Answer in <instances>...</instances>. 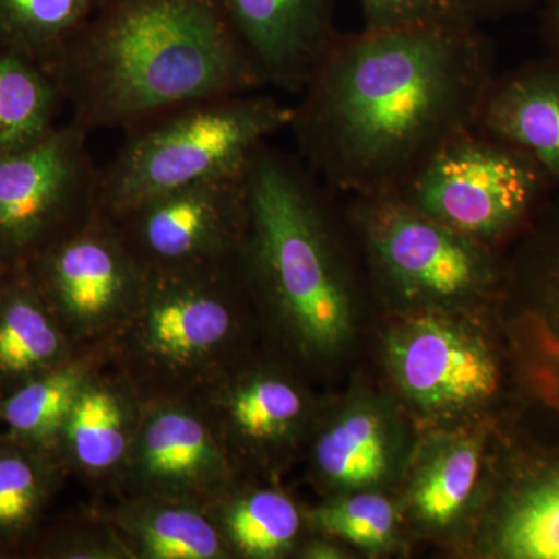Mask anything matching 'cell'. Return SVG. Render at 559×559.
I'll return each mask as SVG.
<instances>
[{"instance_id": "d6986e66", "label": "cell", "mask_w": 559, "mask_h": 559, "mask_svg": "<svg viewBox=\"0 0 559 559\" xmlns=\"http://www.w3.org/2000/svg\"><path fill=\"white\" fill-rule=\"evenodd\" d=\"M142 400L121 374L98 370L83 385L62 428L60 444L84 476L119 479L138 430Z\"/></svg>"}, {"instance_id": "ac0fdd59", "label": "cell", "mask_w": 559, "mask_h": 559, "mask_svg": "<svg viewBox=\"0 0 559 559\" xmlns=\"http://www.w3.org/2000/svg\"><path fill=\"white\" fill-rule=\"evenodd\" d=\"M476 128L524 151L559 187V61L495 76Z\"/></svg>"}, {"instance_id": "4fadbf2b", "label": "cell", "mask_w": 559, "mask_h": 559, "mask_svg": "<svg viewBox=\"0 0 559 559\" xmlns=\"http://www.w3.org/2000/svg\"><path fill=\"white\" fill-rule=\"evenodd\" d=\"M193 400L230 460L235 454L271 459L285 452L299 439L310 414L304 389L272 369H235Z\"/></svg>"}, {"instance_id": "e0dca14e", "label": "cell", "mask_w": 559, "mask_h": 559, "mask_svg": "<svg viewBox=\"0 0 559 559\" xmlns=\"http://www.w3.org/2000/svg\"><path fill=\"white\" fill-rule=\"evenodd\" d=\"M485 437L477 430L437 432L415 451L404 509L425 532H447L469 513L480 491Z\"/></svg>"}, {"instance_id": "1f68e13d", "label": "cell", "mask_w": 559, "mask_h": 559, "mask_svg": "<svg viewBox=\"0 0 559 559\" xmlns=\"http://www.w3.org/2000/svg\"><path fill=\"white\" fill-rule=\"evenodd\" d=\"M543 25L550 46L559 51V0H546Z\"/></svg>"}, {"instance_id": "83f0119b", "label": "cell", "mask_w": 559, "mask_h": 559, "mask_svg": "<svg viewBox=\"0 0 559 559\" xmlns=\"http://www.w3.org/2000/svg\"><path fill=\"white\" fill-rule=\"evenodd\" d=\"M46 480L38 463L20 451H0V533L27 527L43 506Z\"/></svg>"}, {"instance_id": "ffe728a7", "label": "cell", "mask_w": 559, "mask_h": 559, "mask_svg": "<svg viewBox=\"0 0 559 559\" xmlns=\"http://www.w3.org/2000/svg\"><path fill=\"white\" fill-rule=\"evenodd\" d=\"M480 544L492 558L559 559V462L533 463L506 485Z\"/></svg>"}, {"instance_id": "30bf717a", "label": "cell", "mask_w": 559, "mask_h": 559, "mask_svg": "<svg viewBox=\"0 0 559 559\" xmlns=\"http://www.w3.org/2000/svg\"><path fill=\"white\" fill-rule=\"evenodd\" d=\"M246 173L160 194L112 221L146 271L229 263L246 229Z\"/></svg>"}, {"instance_id": "7a4b0ae2", "label": "cell", "mask_w": 559, "mask_h": 559, "mask_svg": "<svg viewBox=\"0 0 559 559\" xmlns=\"http://www.w3.org/2000/svg\"><path fill=\"white\" fill-rule=\"evenodd\" d=\"M47 69L90 132L266 86L226 0H105Z\"/></svg>"}, {"instance_id": "9c48e42d", "label": "cell", "mask_w": 559, "mask_h": 559, "mask_svg": "<svg viewBox=\"0 0 559 559\" xmlns=\"http://www.w3.org/2000/svg\"><path fill=\"white\" fill-rule=\"evenodd\" d=\"M390 326L382 356L401 396L430 418H454L487 406L500 385L498 353L457 312L406 311Z\"/></svg>"}, {"instance_id": "484cf974", "label": "cell", "mask_w": 559, "mask_h": 559, "mask_svg": "<svg viewBox=\"0 0 559 559\" xmlns=\"http://www.w3.org/2000/svg\"><path fill=\"white\" fill-rule=\"evenodd\" d=\"M105 0H0V47L49 66Z\"/></svg>"}, {"instance_id": "5bb4252c", "label": "cell", "mask_w": 559, "mask_h": 559, "mask_svg": "<svg viewBox=\"0 0 559 559\" xmlns=\"http://www.w3.org/2000/svg\"><path fill=\"white\" fill-rule=\"evenodd\" d=\"M533 229L503 293L514 304L513 344L530 388L559 411V204Z\"/></svg>"}, {"instance_id": "7c38bea8", "label": "cell", "mask_w": 559, "mask_h": 559, "mask_svg": "<svg viewBox=\"0 0 559 559\" xmlns=\"http://www.w3.org/2000/svg\"><path fill=\"white\" fill-rule=\"evenodd\" d=\"M32 266L50 304L83 344H102L117 329L146 275L116 223L100 212L40 252Z\"/></svg>"}, {"instance_id": "8fae6325", "label": "cell", "mask_w": 559, "mask_h": 559, "mask_svg": "<svg viewBox=\"0 0 559 559\" xmlns=\"http://www.w3.org/2000/svg\"><path fill=\"white\" fill-rule=\"evenodd\" d=\"M127 498L182 500L210 509L235 487V466L193 399L142 401L120 476Z\"/></svg>"}, {"instance_id": "44dd1931", "label": "cell", "mask_w": 559, "mask_h": 559, "mask_svg": "<svg viewBox=\"0 0 559 559\" xmlns=\"http://www.w3.org/2000/svg\"><path fill=\"white\" fill-rule=\"evenodd\" d=\"M120 533L134 558L226 559L223 533L204 507L182 500L127 498L103 514Z\"/></svg>"}, {"instance_id": "4dcf8cb0", "label": "cell", "mask_w": 559, "mask_h": 559, "mask_svg": "<svg viewBox=\"0 0 559 559\" xmlns=\"http://www.w3.org/2000/svg\"><path fill=\"white\" fill-rule=\"evenodd\" d=\"M300 554L301 558L310 559H340L347 557V555H344V550L337 547L336 544L323 539H316L305 544L301 547Z\"/></svg>"}, {"instance_id": "cb8c5ba5", "label": "cell", "mask_w": 559, "mask_h": 559, "mask_svg": "<svg viewBox=\"0 0 559 559\" xmlns=\"http://www.w3.org/2000/svg\"><path fill=\"white\" fill-rule=\"evenodd\" d=\"M105 349L87 348L81 358L25 381L0 406V417L22 439L43 448L60 443L76 396L97 371Z\"/></svg>"}, {"instance_id": "d4e9b609", "label": "cell", "mask_w": 559, "mask_h": 559, "mask_svg": "<svg viewBox=\"0 0 559 559\" xmlns=\"http://www.w3.org/2000/svg\"><path fill=\"white\" fill-rule=\"evenodd\" d=\"M68 334L35 290L14 289L0 305V374L38 377L72 359Z\"/></svg>"}, {"instance_id": "f546056e", "label": "cell", "mask_w": 559, "mask_h": 559, "mask_svg": "<svg viewBox=\"0 0 559 559\" xmlns=\"http://www.w3.org/2000/svg\"><path fill=\"white\" fill-rule=\"evenodd\" d=\"M460 9L474 24L484 21L500 20L520 13L540 2V0H457Z\"/></svg>"}, {"instance_id": "52a82bcc", "label": "cell", "mask_w": 559, "mask_h": 559, "mask_svg": "<svg viewBox=\"0 0 559 559\" xmlns=\"http://www.w3.org/2000/svg\"><path fill=\"white\" fill-rule=\"evenodd\" d=\"M550 186L528 154L474 127L441 146L396 194L495 249L535 219Z\"/></svg>"}, {"instance_id": "603a6c76", "label": "cell", "mask_w": 559, "mask_h": 559, "mask_svg": "<svg viewBox=\"0 0 559 559\" xmlns=\"http://www.w3.org/2000/svg\"><path fill=\"white\" fill-rule=\"evenodd\" d=\"M46 66L0 47V153L24 148L60 127L66 108Z\"/></svg>"}, {"instance_id": "277c9868", "label": "cell", "mask_w": 559, "mask_h": 559, "mask_svg": "<svg viewBox=\"0 0 559 559\" xmlns=\"http://www.w3.org/2000/svg\"><path fill=\"white\" fill-rule=\"evenodd\" d=\"M246 290L237 260L146 271L105 355L142 401L193 399L235 370Z\"/></svg>"}, {"instance_id": "5b68a950", "label": "cell", "mask_w": 559, "mask_h": 559, "mask_svg": "<svg viewBox=\"0 0 559 559\" xmlns=\"http://www.w3.org/2000/svg\"><path fill=\"white\" fill-rule=\"evenodd\" d=\"M290 120L293 106L255 91L186 103L132 124L98 170V212L116 219L160 194L240 175Z\"/></svg>"}, {"instance_id": "ba28073f", "label": "cell", "mask_w": 559, "mask_h": 559, "mask_svg": "<svg viewBox=\"0 0 559 559\" xmlns=\"http://www.w3.org/2000/svg\"><path fill=\"white\" fill-rule=\"evenodd\" d=\"M86 128L69 120L0 153V263H27L98 212V170Z\"/></svg>"}, {"instance_id": "9a60e30c", "label": "cell", "mask_w": 559, "mask_h": 559, "mask_svg": "<svg viewBox=\"0 0 559 559\" xmlns=\"http://www.w3.org/2000/svg\"><path fill=\"white\" fill-rule=\"evenodd\" d=\"M266 86L300 94L334 40L337 0H226Z\"/></svg>"}, {"instance_id": "7402d4cb", "label": "cell", "mask_w": 559, "mask_h": 559, "mask_svg": "<svg viewBox=\"0 0 559 559\" xmlns=\"http://www.w3.org/2000/svg\"><path fill=\"white\" fill-rule=\"evenodd\" d=\"M234 555L250 559L285 557L296 549L304 514L286 492L275 488H231L209 509Z\"/></svg>"}, {"instance_id": "f1b7e54d", "label": "cell", "mask_w": 559, "mask_h": 559, "mask_svg": "<svg viewBox=\"0 0 559 559\" xmlns=\"http://www.w3.org/2000/svg\"><path fill=\"white\" fill-rule=\"evenodd\" d=\"M356 2L362 14V31H399V28L421 27V25L471 22L460 9L457 0H356Z\"/></svg>"}, {"instance_id": "2e32d148", "label": "cell", "mask_w": 559, "mask_h": 559, "mask_svg": "<svg viewBox=\"0 0 559 559\" xmlns=\"http://www.w3.org/2000/svg\"><path fill=\"white\" fill-rule=\"evenodd\" d=\"M404 462V432L388 403L359 396L344 404L320 428L312 444V468L337 495L378 489Z\"/></svg>"}, {"instance_id": "6da1fadb", "label": "cell", "mask_w": 559, "mask_h": 559, "mask_svg": "<svg viewBox=\"0 0 559 559\" xmlns=\"http://www.w3.org/2000/svg\"><path fill=\"white\" fill-rule=\"evenodd\" d=\"M495 76L491 47L473 22L341 33L300 91L289 130L330 189L396 193L476 127Z\"/></svg>"}, {"instance_id": "3957f363", "label": "cell", "mask_w": 559, "mask_h": 559, "mask_svg": "<svg viewBox=\"0 0 559 559\" xmlns=\"http://www.w3.org/2000/svg\"><path fill=\"white\" fill-rule=\"evenodd\" d=\"M246 193L237 264L249 293L304 355H337L355 331V282L322 183L267 143L250 162Z\"/></svg>"}, {"instance_id": "4316f807", "label": "cell", "mask_w": 559, "mask_h": 559, "mask_svg": "<svg viewBox=\"0 0 559 559\" xmlns=\"http://www.w3.org/2000/svg\"><path fill=\"white\" fill-rule=\"evenodd\" d=\"M312 527L370 554L395 549L400 511L378 489L342 492L308 514Z\"/></svg>"}, {"instance_id": "8992f818", "label": "cell", "mask_w": 559, "mask_h": 559, "mask_svg": "<svg viewBox=\"0 0 559 559\" xmlns=\"http://www.w3.org/2000/svg\"><path fill=\"white\" fill-rule=\"evenodd\" d=\"M371 277L404 311H463L502 293L506 264L489 246L450 229L396 193L349 197Z\"/></svg>"}]
</instances>
